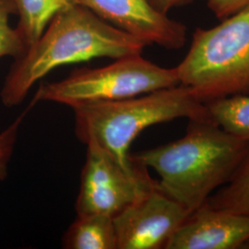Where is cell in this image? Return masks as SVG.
I'll use <instances>...</instances> for the list:
<instances>
[{
  "label": "cell",
  "instance_id": "6da1fadb",
  "mask_svg": "<svg viewBox=\"0 0 249 249\" xmlns=\"http://www.w3.org/2000/svg\"><path fill=\"white\" fill-rule=\"evenodd\" d=\"M147 45L75 4L57 12L41 36L15 59L0 92L5 107L23 102L45 75L64 65L142 53Z\"/></svg>",
  "mask_w": 249,
  "mask_h": 249
},
{
  "label": "cell",
  "instance_id": "7a4b0ae2",
  "mask_svg": "<svg viewBox=\"0 0 249 249\" xmlns=\"http://www.w3.org/2000/svg\"><path fill=\"white\" fill-rule=\"evenodd\" d=\"M249 142L227 133L209 118L189 119L176 142L130 153V160L154 170L162 192L192 213L229 182Z\"/></svg>",
  "mask_w": 249,
  "mask_h": 249
},
{
  "label": "cell",
  "instance_id": "3957f363",
  "mask_svg": "<svg viewBox=\"0 0 249 249\" xmlns=\"http://www.w3.org/2000/svg\"><path fill=\"white\" fill-rule=\"evenodd\" d=\"M72 110L80 142L98 146L125 168L133 167L129 149L144 129L181 117L209 118L205 104L182 84L131 98L82 104Z\"/></svg>",
  "mask_w": 249,
  "mask_h": 249
},
{
  "label": "cell",
  "instance_id": "277c9868",
  "mask_svg": "<svg viewBox=\"0 0 249 249\" xmlns=\"http://www.w3.org/2000/svg\"><path fill=\"white\" fill-rule=\"evenodd\" d=\"M211 29L197 28L176 67L180 84L201 103L249 94V7Z\"/></svg>",
  "mask_w": 249,
  "mask_h": 249
},
{
  "label": "cell",
  "instance_id": "5b68a950",
  "mask_svg": "<svg viewBox=\"0 0 249 249\" xmlns=\"http://www.w3.org/2000/svg\"><path fill=\"white\" fill-rule=\"evenodd\" d=\"M179 84L176 68H162L140 53L116 58L101 68L75 70L64 80L42 84L33 102H53L72 108L131 98Z\"/></svg>",
  "mask_w": 249,
  "mask_h": 249
},
{
  "label": "cell",
  "instance_id": "8992f818",
  "mask_svg": "<svg viewBox=\"0 0 249 249\" xmlns=\"http://www.w3.org/2000/svg\"><path fill=\"white\" fill-rule=\"evenodd\" d=\"M86 146L77 215L100 214L114 219L157 184L146 166L133 161V167L125 168L98 146Z\"/></svg>",
  "mask_w": 249,
  "mask_h": 249
},
{
  "label": "cell",
  "instance_id": "52a82bcc",
  "mask_svg": "<svg viewBox=\"0 0 249 249\" xmlns=\"http://www.w3.org/2000/svg\"><path fill=\"white\" fill-rule=\"evenodd\" d=\"M191 213L155 187L114 218L117 249H165Z\"/></svg>",
  "mask_w": 249,
  "mask_h": 249
},
{
  "label": "cell",
  "instance_id": "ba28073f",
  "mask_svg": "<svg viewBox=\"0 0 249 249\" xmlns=\"http://www.w3.org/2000/svg\"><path fill=\"white\" fill-rule=\"evenodd\" d=\"M107 23L142 40L178 50L187 43V27L153 8L149 0H77Z\"/></svg>",
  "mask_w": 249,
  "mask_h": 249
},
{
  "label": "cell",
  "instance_id": "9c48e42d",
  "mask_svg": "<svg viewBox=\"0 0 249 249\" xmlns=\"http://www.w3.org/2000/svg\"><path fill=\"white\" fill-rule=\"evenodd\" d=\"M249 244V215L205 202L187 216L164 249H237Z\"/></svg>",
  "mask_w": 249,
  "mask_h": 249
},
{
  "label": "cell",
  "instance_id": "30bf717a",
  "mask_svg": "<svg viewBox=\"0 0 249 249\" xmlns=\"http://www.w3.org/2000/svg\"><path fill=\"white\" fill-rule=\"evenodd\" d=\"M67 249H117L114 219L100 214L77 215L63 236Z\"/></svg>",
  "mask_w": 249,
  "mask_h": 249
},
{
  "label": "cell",
  "instance_id": "8fae6325",
  "mask_svg": "<svg viewBox=\"0 0 249 249\" xmlns=\"http://www.w3.org/2000/svg\"><path fill=\"white\" fill-rule=\"evenodd\" d=\"M11 2L18 16L16 29L27 48L41 36L57 12L78 4L77 0H11Z\"/></svg>",
  "mask_w": 249,
  "mask_h": 249
},
{
  "label": "cell",
  "instance_id": "7c38bea8",
  "mask_svg": "<svg viewBox=\"0 0 249 249\" xmlns=\"http://www.w3.org/2000/svg\"><path fill=\"white\" fill-rule=\"evenodd\" d=\"M209 119L227 133L249 142V94H234L205 104Z\"/></svg>",
  "mask_w": 249,
  "mask_h": 249
},
{
  "label": "cell",
  "instance_id": "4fadbf2b",
  "mask_svg": "<svg viewBox=\"0 0 249 249\" xmlns=\"http://www.w3.org/2000/svg\"><path fill=\"white\" fill-rule=\"evenodd\" d=\"M206 203L249 216V149L229 182L209 196Z\"/></svg>",
  "mask_w": 249,
  "mask_h": 249
},
{
  "label": "cell",
  "instance_id": "5bb4252c",
  "mask_svg": "<svg viewBox=\"0 0 249 249\" xmlns=\"http://www.w3.org/2000/svg\"><path fill=\"white\" fill-rule=\"evenodd\" d=\"M11 15H16L11 0H0V58L12 56L17 59L26 51V45L18 30L9 25Z\"/></svg>",
  "mask_w": 249,
  "mask_h": 249
},
{
  "label": "cell",
  "instance_id": "9a60e30c",
  "mask_svg": "<svg viewBox=\"0 0 249 249\" xmlns=\"http://www.w3.org/2000/svg\"><path fill=\"white\" fill-rule=\"evenodd\" d=\"M214 15L219 19L231 16L232 14L249 7V0H203Z\"/></svg>",
  "mask_w": 249,
  "mask_h": 249
},
{
  "label": "cell",
  "instance_id": "2e32d148",
  "mask_svg": "<svg viewBox=\"0 0 249 249\" xmlns=\"http://www.w3.org/2000/svg\"><path fill=\"white\" fill-rule=\"evenodd\" d=\"M29 107L31 108L32 106ZM28 111H29V108L18 116V118L12 123V124H10L7 129H5L2 133H0V158L10 159L14 145L18 137L19 125L21 124V121Z\"/></svg>",
  "mask_w": 249,
  "mask_h": 249
},
{
  "label": "cell",
  "instance_id": "e0dca14e",
  "mask_svg": "<svg viewBox=\"0 0 249 249\" xmlns=\"http://www.w3.org/2000/svg\"><path fill=\"white\" fill-rule=\"evenodd\" d=\"M194 0H149L153 8L163 14H167L171 9L189 5Z\"/></svg>",
  "mask_w": 249,
  "mask_h": 249
},
{
  "label": "cell",
  "instance_id": "ac0fdd59",
  "mask_svg": "<svg viewBox=\"0 0 249 249\" xmlns=\"http://www.w3.org/2000/svg\"><path fill=\"white\" fill-rule=\"evenodd\" d=\"M9 160L10 159H7V158H0V180L6 178L7 167H8Z\"/></svg>",
  "mask_w": 249,
  "mask_h": 249
}]
</instances>
